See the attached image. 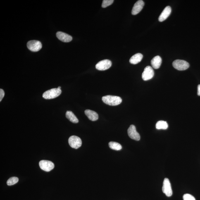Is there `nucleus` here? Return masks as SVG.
Listing matches in <instances>:
<instances>
[{"mask_svg": "<svg viewBox=\"0 0 200 200\" xmlns=\"http://www.w3.org/2000/svg\"><path fill=\"white\" fill-rule=\"evenodd\" d=\"M143 57V55L141 53H137L130 58L129 62L132 64H137L142 61Z\"/></svg>", "mask_w": 200, "mask_h": 200, "instance_id": "obj_16", "label": "nucleus"}, {"mask_svg": "<svg viewBox=\"0 0 200 200\" xmlns=\"http://www.w3.org/2000/svg\"><path fill=\"white\" fill-rule=\"evenodd\" d=\"M5 96V92L2 89H0V101H1Z\"/></svg>", "mask_w": 200, "mask_h": 200, "instance_id": "obj_23", "label": "nucleus"}, {"mask_svg": "<svg viewBox=\"0 0 200 200\" xmlns=\"http://www.w3.org/2000/svg\"><path fill=\"white\" fill-rule=\"evenodd\" d=\"M154 72L152 67L147 66L145 68L142 74V78L145 81H147L152 79L154 76Z\"/></svg>", "mask_w": 200, "mask_h": 200, "instance_id": "obj_8", "label": "nucleus"}, {"mask_svg": "<svg viewBox=\"0 0 200 200\" xmlns=\"http://www.w3.org/2000/svg\"><path fill=\"white\" fill-rule=\"evenodd\" d=\"M112 66V62L108 59H105L100 61L96 65V68L99 70H108Z\"/></svg>", "mask_w": 200, "mask_h": 200, "instance_id": "obj_9", "label": "nucleus"}, {"mask_svg": "<svg viewBox=\"0 0 200 200\" xmlns=\"http://www.w3.org/2000/svg\"><path fill=\"white\" fill-rule=\"evenodd\" d=\"M171 8L170 6H166L159 17V21L162 22L166 20L171 13Z\"/></svg>", "mask_w": 200, "mask_h": 200, "instance_id": "obj_12", "label": "nucleus"}, {"mask_svg": "<svg viewBox=\"0 0 200 200\" xmlns=\"http://www.w3.org/2000/svg\"><path fill=\"white\" fill-rule=\"evenodd\" d=\"M113 2V0H103L102 6L103 8H106L112 4Z\"/></svg>", "mask_w": 200, "mask_h": 200, "instance_id": "obj_21", "label": "nucleus"}, {"mask_svg": "<svg viewBox=\"0 0 200 200\" xmlns=\"http://www.w3.org/2000/svg\"><path fill=\"white\" fill-rule=\"evenodd\" d=\"M103 102L105 104L111 106H116L121 103V98L118 96L107 95L102 98Z\"/></svg>", "mask_w": 200, "mask_h": 200, "instance_id": "obj_1", "label": "nucleus"}, {"mask_svg": "<svg viewBox=\"0 0 200 200\" xmlns=\"http://www.w3.org/2000/svg\"><path fill=\"white\" fill-rule=\"evenodd\" d=\"M66 118L72 123H76L79 122L78 119L71 111H67L66 113Z\"/></svg>", "mask_w": 200, "mask_h": 200, "instance_id": "obj_17", "label": "nucleus"}, {"mask_svg": "<svg viewBox=\"0 0 200 200\" xmlns=\"http://www.w3.org/2000/svg\"><path fill=\"white\" fill-rule=\"evenodd\" d=\"M61 87H58L57 88H58V89H61Z\"/></svg>", "mask_w": 200, "mask_h": 200, "instance_id": "obj_25", "label": "nucleus"}, {"mask_svg": "<svg viewBox=\"0 0 200 200\" xmlns=\"http://www.w3.org/2000/svg\"><path fill=\"white\" fill-rule=\"evenodd\" d=\"M162 62V59L161 57L157 56L153 58L151 61L152 66L155 69H158L161 66Z\"/></svg>", "mask_w": 200, "mask_h": 200, "instance_id": "obj_15", "label": "nucleus"}, {"mask_svg": "<svg viewBox=\"0 0 200 200\" xmlns=\"http://www.w3.org/2000/svg\"><path fill=\"white\" fill-rule=\"evenodd\" d=\"M145 5L144 2L142 0H139L134 4L132 8V14L133 15H136L139 13Z\"/></svg>", "mask_w": 200, "mask_h": 200, "instance_id": "obj_11", "label": "nucleus"}, {"mask_svg": "<svg viewBox=\"0 0 200 200\" xmlns=\"http://www.w3.org/2000/svg\"><path fill=\"white\" fill-rule=\"evenodd\" d=\"M56 35L59 39L63 42H69L72 40L71 36L63 32H57Z\"/></svg>", "mask_w": 200, "mask_h": 200, "instance_id": "obj_13", "label": "nucleus"}, {"mask_svg": "<svg viewBox=\"0 0 200 200\" xmlns=\"http://www.w3.org/2000/svg\"><path fill=\"white\" fill-rule=\"evenodd\" d=\"M168 125L166 121L160 120L157 122L156 125V128L157 129H164L165 130L168 128Z\"/></svg>", "mask_w": 200, "mask_h": 200, "instance_id": "obj_18", "label": "nucleus"}, {"mask_svg": "<svg viewBox=\"0 0 200 200\" xmlns=\"http://www.w3.org/2000/svg\"><path fill=\"white\" fill-rule=\"evenodd\" d=\"M39 165L42 170L49 172L54 168L55 165L52 162L46 160H42L39 162Z\"/></svg>", "mask_w": 200, "mask_h": 200, "instance_id": "obj_7", "label": "nucleus"}, {"mask_svg": "<svg viewBox=\"0 0 200 200\" xmlns=\"http://www.w3.org/2000/svg\"><path fill=\"white\" fill-rule=\"evenodd\" d=\"M84 113L87 115L88 118L91 121H95L98 119V115L95 112L92 110L87 109L84 111Z\"/></svg>", "mask_w": 200, "mask_h": 200, "instance_id": "obj_14", "label": "nucleus"}, {"mask_svg": "<svg viewBox=\"0 0 200 200\" xmlns=\"http://www.w3.org/2000/svg\"><path fill=\"white\" fill-rule=\"evenodd\" d=\"M184 200H196L194 196L189 194H185L183 196Z\"/></svg>", "mask_w": 200, "mask_h": 200, "instance_id": "obj_22", "label": "nucleus"}, {"mask_svg": "<svg viewBox=\"0 0 200 200\" xmlns=\"http://www.w3.org/2000/svg\"><path fill=\"white\" fill-rule=\"evenodd\" d=\"M27 47L29 50L34 52H37L41 49L42 45L38 41L32 40L29 41L27 44Z\"/></svg>", "mask_w": 200, "mask_h": 200, "instance_id": "obj_4", "label": "nucleus"}, {"mask_svg": "<svg viewBox=\"0 0 200 200\" xmlns=\"http://www.w3.org/2000/svg\"><path fill=\"white\" fill-rule=\"evenodd\" d=\"M162 190L163 193L168 197H170L172 195L173 192H172L171 184L168 179L166 178L164 180Z\"/></svg>", "mask_w": 200, "mask_h": 200, "instance_id": "obj_6", "label": "nucleus"}, {"mask_svg": "<svg viewBox=\"0 0 200 200\" xmlns=\"http://www.w3.org/2000/svg\"><path fill=\"white\" fill-rule=\"evenodd\" d=\"M19 179L17 177H13L10 178L7 182V184L8 186H12L17 183L18 182Z\"/></svg>", "mask_w": 200, "mask_h": 200, "instance_id": "obj_20", "label": "nucleus"}, {"mask_svg": "<svg viewBox=\"0 0 200 200\" xmlns=\"http://www.w3.org/2000/svg\"><path fill=\"white\" fill-rule=\"evenodd\" d=\"M68 142L72 148L76 149L80 148L82 144L81 139L80 138L76 136H72L69 138Z\"/></svg>", "mask_w": 200, "mask_h": 200, "instance_id": "obj_5", "label": "nucleus"}, {"mask_svg": "<svg viewBox=\"0 0 200 200\" xmlns=\"http://www.w3.org/2000/svg\"><path fill=\"white\" fill-rule=\"evenodd\" d=\"M61 89L53 88L46 91L43 94L42 96L45 99H52L58 97L61 94Z\"/></svg>", "mask_w": 200, "mask_h": 200, "instance_id": "obj_2", "label": "nucleus"}, {"mask_svg": "<svg viewBox=\"0 0 200 200\" xmlns=\"http://www.w3.org/2000/svg\"><path fill=\"white\" fill-rule=\"evenodd\" d=\"M174 68L179 70H187L189 67V64L187 62L184 60L177 59L172 63Z\"/></svg>", "mask_w": 200, "mask_h": 200, "instance_id": "obj_3", "label": "nucleus"}, {"mask_svg": "<svg viewBox=\"0 0 200 200\" xmlns=\"http://www.w3.org/2000/svg\"><path fill=\"white\" fill-rule=\"evenodd\" d=\"M109 146L111 149L116 150V151H120L122 148L121 145L116 142H110L109 143Z\"/></svg>", "mask_w": 200, "mask_h": 200, "instance_id": "obj_19", "label": "nucleus"}, {"mask_svg": "<svg viewBox=\"0 0 200 200\" xmlns=\"http://www.w3.org/2000/svg\"><path fill=\"white\" fill-rule=\"evenodd\" d=\"M129 137L134 140L139 141L140 139V136L136 130V127L134 125H131L127 130Z\"/></svg>", "mask_w": 200, "mask_h": 200, "instance_id": "obj_10", "label": "nucleus"}, {"mask_svg": "<svg viewBox=\"0 0 200 200\" xmlns=\"http://www.w3.org/2000/svg\"><path fill=\"white\" fill-rule=\"evenodd\" d=\"M198 95L200 96V84H199L198 87Z\"/></svg>", "mask_w": 200, "mask_h": 200, "instance_id": "obj_24", "label": "nucleus"}]
</instances>
